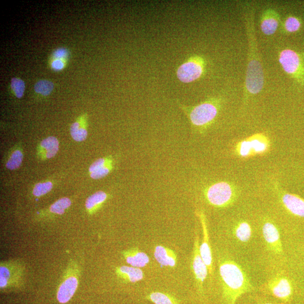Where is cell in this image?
<instances>
[{"mask_svg": "<svg viewBox=\"0 0 304 304\" xmlns=\"http://www.w3.org/2000/svg\"><path fill=\"white\" fill-rule=\"evenodd\" d=\"M244 12L248 42L247 66L245 82V98L259 94L264 88L265 76L259 57L255 35L254 18L255 9L247 4Z\"/></svg>", "mask_w": 304, "mask_h": 304, "instance_id": "obj_1", "label": "cell"}, {"mask_svg": "<svg viewBox=\"0 0 304 304\" xmlns=\"http://www.w3.org/2000/svg\"><path fill=\"white\" fill-rule=\"evenodd\" d=\"M219 267L223 304H236L239 297L253 291L250 280L236 262L225 259L220 262Z\"/></svg>", "mask_w": 304, "mask_h": 304, "instance_id": "obj_2", "label": "cell"}, {"mask_svg": "<svg viewBox=\"0 0 304 304\" xmlns=\"http://www.w3.org/2000/svg\"><path fill=\"white\" fill-rule=\"evenodd\" d=\"M205 195L206 199L212 206L225 207L236 200V191L233 186L227 182H218L207 188Z\"/></svg>", "mask_w": 304, "mask_h": 304, "instance_id": "obj_3", "label": "cell"}, {"mask_svg": "<svg viewBox=\"0 0 304 304\" xmlns=\"http://www.w3.org/2000/svg\"><path fill=\"white\" fill-rule=\"evenodd\" d=\"M219 102L215 99H211L193 107L189 118L193 126L205 127L213 122L219 112Z\"/></svg>", "mask_w": 304, "mask_h": 304, "instance_id": "obj_4", "label": "cell"}, {"mask_svg": "<svg viewBox=\"0 0 304 304\" xmlns=\"http://www.w3.org/2000/svg\"><path fill=\"white\" fill-rule=\"evenodd\" d=\"M278 61L283 70L288 75L302 81L304 63L301 55L291 49H284L279 53Z\"/></svg>", "mask_w": 304, "mask_h": 304, "instance_id": "obj_5", "label": "cell"}, {"mask_svg": "<svg viewBox=\"0 0 304 304\" xmlns=\"http://www.w3.org/2000/svg\"><path fill=\"white\" fill-rule=\"evenodd\" d=\"M205 70V60L200 56H195L180 66L177 76L180 81L189 84L199 79L204 75Z\"/></svg>", "mask_w": 304, "mask_h": 304, "instance_id": "obj_6", "label": "cell"}, {"mask_svg": "<svg viewBox=\"0 0 304 304\" xmlns=\"http://www.w3.org/2000/svg\"><path fill=\"white\" fill-rule=\"evenodd\" d=\"M265 289L271 295L284 301L289 300L293 292L291 281L282 274H277L271 278L266 283Z\"/></svg>", "mask_w": 304, "mask_h": 304, "instance_id": "obj_7", "label": "cell"}, {"mask_svg": "<svg viewBox=\"0 0 304 304\" xmlns=\"http://www.w3.org/2000/svg\"><path fill=\"white\" fill-rule=\"evenodd\" d=\"M200 237L197 234L194 246H193L192 267L193 274L197 284V287L201 293H203V284L208 275L209 269L205 262L202 259L200 252Z\"/></svg>", "mask_w": 304, "mask_h": 304, "instance_id": "obj_8", "label": "cell"}, {"mask_svg": "<svg viewBox=\"0 0 304 304\" xmlns=\"http://www.w3.org/2000/svg\"><path fill=\"white\" fill-rule=\"evenodd\" d=\"M262 233L269 250L275 255L282 254L283 246L279 230L277 226L273 222L266 221L262 225Z\"/></svg>", "mask_w": 304, "mask_h": 304, "instance_id": "obj_9", "label": "cell"}, {"mask_svg": "<svg viewBox=\"0 0 304 304\" xmlns=\"http://www.w3.org/2000/svg\"><path fill=\"white\" fill-rule=\"evenodd\" d=\"M280 22L279 14L274 9H265L261 14L260 27L262 33L265 36H272L278 29Z\"/></svg>", "mask_w": 304, "mask_h": 304, "instance_id": "obj_10", "label": "cell"}, {"mask_svg": "<svg viewBox=\"0 0 304 304\" xmlns=\"http://www.w3.org/2000/svg\"><path fill=\"white\" fill-rule=\"evenodd\" d=\"M203 230V239L200 246V252L202 259L205 262L209 273L212 275L213 272V260L212 255L211 248L210 245L208 229L206 224V219L204 214H199Z\"/></svg>", "mask_w": 304, "mask_h": 304, "instance_id": "obj_11", "label": "cell"}, {"mask_svg": "<svg viewBox=\"0 0 304 304\" xmlns=\"http://www.w3.org/2000/svg\"><path fill=\"white\" fill-rule=\"evenodd\" d=\"M280 198L282 204L289 213L299 217H304L303 200L289 193H281Z\"/></svg>", "mask_w": 304, "mask_h": 304, "instance_id": "obj_12", "label": "cell"}, {"mask_svg": "<svg viewBox=\"0 0 304 304\" xmlns=\"http://www.w3.org/2000/svg\"><path fill=\"white\" fill-rule=\"evenodd\" d=\"M127 264L135 268H144L150 261L148 255L140 251L139 248H133L123 252Z\"/></svg>", "mask_w": 304, "mask_h": 304, "instance_id": "obj_13", "label": "cell"}, {"mask_svg": "<svg viewBox=\"0 0 304 304\" xmlns=\"http://www.w3.org/2000/svg\"><path fill=\"white\" fill-rule=\"evenodd\" d=\"M154 256L157 261L162 266H176L177 262V255L173 250L163 246H158L155 248Z\"/></svg>", "mask_w": 304, "mask_h": 304, "instance_id": "obj_14", "label": "cell"}, {"mask_svg": "<svg viewBox=\"0 0 304 304\" xmlns=\"http://www.w3.org/2000/svg\"><path fill=\"white\" fill-rule=\"evenodd\" d=\"M78 287V280L74 277H71L64 280L59 287L57 293V299L59 302L65 303L70 301L74 295Z\"/></svg>", "mask_w": 304, "mask_h": 304, "instance_id": "obj_15", "label": "cell"}, {"mask_svg": "<svg viewBox=\"0 0 304 304\" xmlns=\"http://www.w3.org/2000/svg\"><path fill=\"white\" fill-rule=\"evenodd\" d=\"M119 277L131 283H136L143 279L144 274L140 268L133 266H122L116 269Z\"/></svg>", "mask_w": 304, "mask_h": 304, "instance_id": "obj_16", "label": "cell"}, {"mask_svg": "<svg viewBox=\"0 0 304 304\" xmlns=\"http://www.w3.org/2000/svg\"><path fill=\"white\" fill-rule=\"evenodd\" d=\"M111 169L110 161L106 159H99L90 166V177L94 179L103 178L107 176Z\"/></svg>", "mask_w": 304, "mask_h": 304, "instance_id": "obj_17", "label": "cell"}, {"mask_svg": "<svg viewBox=\"0 0 304 304\" xmlns=\"http://www.w3.org/2000/svg\"><path fill=\"white\" fill-rule=\"evenodd\" d=\"M233 234L234 237L239 242L246 243L249 242L253 235V230L251 225L246 221H241L235 225Z\"/></svg>", "mask_w": 304, "mask_h": 304, "instance_id": "obj_18", "label": "cell"}, {"mask_svg": "<svg viewBox=\"0 0 304 304\" xmlns=\"http://www.w3.org/2000/svg\"><path fill=\"white\" fill-rule=\"evenodd\" d=\"M40 147L44 156L47 159H52L59 150V141L57 137L50 136L41 142Z\"/></svg>", "mask_w": 304, "mask_h": 304, "instance_id": "obj_19", "label": "cell"}, {"mask_svg": "<svg viewBox=\"0 0 304 304\" xmlns=\"http://www.w3.org/2000/svg\"><path fill=\"white\" fill-rule=\"evenodd\" d=\"M146 298L155 304H179L176 298L163 292H151Z\"/></svg>", "mask_w": 304, "mask_h": 304, "instance_id": "obj_20", "label": "cell"}, {"mask_svg": "<svg viewBox=\"0 0 304 304\" xmlns=\"http://www.w3.org/2000/svg\"><path fill=\"white\" fill-rule=\"evenodd\" d=\"M107 193L102 191L96 192L90 196L86 201V207L87 210H91L101 205L107 199Z\"/></svg>", "mask_w": 304, "mask_h": 304, "instance_id": "obj_21", "label": "cell"}, {"mask_svg": "<svg viewBox=\"0 0 304 304\" xmlns=\"http://www.w3.org/2000/svg\"><path fill=\"white\" fill-rule=\"evenodd\" d=\"M70 132L73 139L78 142L84 141L88 135L86 129L82 127L81 124L78 122L72 124L70 128Z\"/></svg>", "mask_w": 304, "mask_h": 304, "instance_id": "obj_22", "label": "cell"}, {"mask_svg": "<svg viewBox=\"0 0 304 304\" xmlns=\"http://www.w3.org/2000/svg\"><path fill=\"white\" fill-rule=\"evenodd\" d=\"M71 205V201L68 198H62L54 203L51 206L50 210L52 213L58 215H63L65 213V210L69 208Z\"/></svg>", "mask_w": 304, "mask_h": 304, "instance_id": "obj_23", "label": "cell"}, {"mask_svg": "<svg viewBox=\"0 0 304 304\" xmlns=\"http://www.w3.org/2000/svg\"><path fill=\"white\" fill-rule=\"evenodd\" d=\"M301 22L295 17H288L284 21L282 29L287 33H294L300 30Z\"/></svg>", "mask_w": 304, "mask_h": 304, "instance_id": "obj_24", "label": "cell"}, {"mask_svg": "<svg viewBox=\"0 0 304 304\" xmlns=\"http://www.w3.org/2000/svg\"><path fill=\"white\" fill-rule=\"evenodd\" d=\"M36 93L44 96H48L54 89V84L48 80H40L34 86Z\"/></svg>", "mask_w": 304, "mask_h": 304, "instance_id": "obj_25", "label": "cell"}, {"mask_svg": "<svg viewBox=\"0 0 304 304\" xmlns=\"http://www.w3.org/2000/svg\"><path fill=\"white\" fill-rule=\"evenodd\" d=\"M23 159H24V155L20 150L14 151L6 164L7 168L11 170L19 168L22 163Z\"/></svg>", "mask_w": 304, "mask_h": 304, "instance_id": "obj_26", "label": "cell"}, {"mask_svg": "<svg viewBox=\"0 0 304 304\" xmlns=\"http://www.w3.org/2000/svg\"><path fill=\"white\" fill-rule=\"evenodd\" d=\"M25 87V82L20 79V78H12L11 80V87L16 97L18 98L21 99L24 96Z\"/></svg>", "mask_w": 304, "mask_h": 304, "instance_id": "obj_27", "label": "cell"}, {"mask_svg": "<svg viewBox=\"0 0 304 304\" xmlns=\"http://www.w3.org/2000/svg\"><path fill=\"white\" fill-rule=\"evenodd\" d=\"M53 187V184L50 182L37 184L34 188L33 194L36 197L44 196L52 190Z\"/></svg>", "mask_w": 304, "mask_h": 304, "instance_id": "obj_28", "label": "cell"}, {"mask_svg": "<svg viewBox=\"0 0 304 304\" xmlns=\"http://www.w3.org/2000/svg\"><path fill=\"white\" fill-rule=\"evenodd\" d=\"M10 277V272L9 269L4 266L0 268V287H6L8 284L9 278Z\"/></svg>", "mask_w": 304, "mask_h": 304, "instance_id": "obj_29", "label": "cell"}, {"mask_svg": "<svg viewBox=\"0 0 304 304\" xmlns=\"http://www.w3.org/2000/svg\"><path fill=\"white\" fill-rule=\"evenodd\" d=\"M252 145L250 141H244L239 146V154L242 156H247L252 151Z\"/></svg>", "mask_w": 304, "mask_h": 304, "instance_id": "obj_30", "label": "cell"}, {"mask_svg": "<svg viewBox=\"0 0 304 304\" xmlns=\"http://www.w3.org/2000/svg\"><path fill=\"white\" fill-rule=\"evenodd\" d=\"M250 141L252 150L258 152V153H261V152L265 150L266 145L264 142L257 139H253Z\"/></svg>", "mask_w": 304, "mask_h": 304, "instance_id": "obj_31", "label": "cell"}, {"mask_svg": "<svg viewBox=\"0 0 304 304\" xmlns=\"http://www.w3.org/2000/svg\"><path fill=\"white\" fill-rule=\"evenodd\" d=\"M68 56V51L65 48H59L55 51L53 54L54 59H60L62 60V61L67 59Z\"/></svg>", "mask_w": 304, "mask_h": 304, "instance_id": "obj_32", "label": "cell"}, {"mask_svg": "<svg viewBox=\"0 0 304 304\" xmlns=\"http://www.w3.org/2000/svg\"><path fill=\"white\" fill-rule=\"evenodd\" d=\"M65 67V63L60 59H54L52 63V67L55 71H61Z\"/></svg>", "mask_w": 304, "mask_h": 304, "instance_id": "obj_33", "label": "cell"}, {"mask_svg": "<svg viewBox=\"0 0 304 304\" xmlns=\"http://www.w3.org/2000/svg\"><path fill=\"white\" fill-rule=\"evenodd\" d=\"M261 304H274V303H270V302H264V303H261Z\"/></svg>", "mask_w": 304, "mask_h": 304, "instance_id": "obj_34", "label": "cell"}]
</instances>
